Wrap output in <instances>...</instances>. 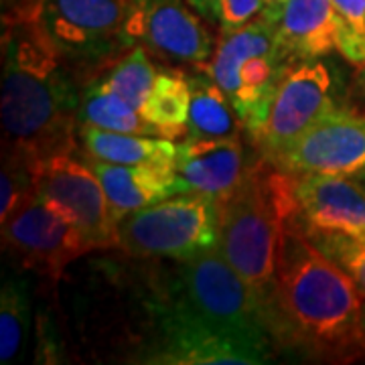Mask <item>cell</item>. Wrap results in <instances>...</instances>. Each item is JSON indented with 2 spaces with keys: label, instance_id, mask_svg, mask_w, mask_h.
<instances>
[{
  "label": "cell",
  "instance_id": "4316f807",
  "mask_svg": "<svg viewBox=\"0 0 365 365\" xmlns=\"http://www.w3.org/2000/svg\"><path fill=\"white\" fill-rule=\"evenodd\" d=\"M264 13V0H220V33H232Z\"/></svg>",
  "mask_w": 365,
  "mask_h": 365
},
{
  "label": "cell",
  "instance_id": "9a60e30c",
  "mask_svg": "<svg viewBox=\"0 0 365 365\" xmlns=\"http://www.w3.org/2000/svg\"><path fill=\"white\" fill-rule=\"evenodd\" d=\"M250 165L240 136L227 138H181L177 140L175 170L189 193L213 197L220 203L244 181Z\"/></svg>",
  "mask_w": 365,
  "mask_h": 365
},
{
  "label": "cell",
  "instance_id": "484cf974",
  "mask_svg": "<svg viewBox=\"0 0 365 365\" xmlns=\"http://www.w3.org/2000/svg\"><path fill=\"white\" fill-rule=\"evenodd\" d=\"M307 237L351 276L355 287L365 299V234L319 232Z\"/></svg>",
  "mask_w": 365,
  "mask_h": 365
},
{
  "label": "cell",
  "instance_id": "4dcf8cb0",
  "mask_svg": "<svg viewBox=\"0 0 365 365\" xmlns=\"http://www.w3.org/2000/svg\"><path fill=\"white\" fill-rule=\"evenodd\" d=\"M357 90H359L361 98L365 100V66L361 67V71H359V76H357Z\"/></svg>",
  "mask_w": 365,
  "mask_h": 365
},
{
  "label": "cell",
  "instance_id": "d4e9b609",
  "mask_svg": "<svg viewBox=\"0 0 365 365\" xmlns=\"http://www.w3.org/2000/svg\"><path fill=\"white\" fill-rule=\"evenodd\" d=\"M337 51L353 67L365 66V0H331Z\"/></svg>",
  "mask_w": 365,
  "mask_h": 365
},
{
  "label": "cell",
  "instance_id": "ac0fdd59",
  "mask_svg": "<svg viewBox=\"0 0 365 365\" xmlns=\"http://www.w3.org/2000/svg\"><path fill=\"white\" fill-rule=\"evenodd\" d=\"M79 148L90 160L110 165H167L175 167L177 140L79 126Z\"/></svg>",
  "mask_w": 365,
  "mask_h": 365
},
{
  "label": "cell",
  "instance_id": "9c48e42d",
  "mask_svg": "<svg viewBox=\"0 0 365 365\" xmlns=\"http://www.w3.org/2000/svg\"><path fill=\"white\" fill-rule=\"evenodd\" d=\"M337 86L335 73L321 59L290 66L260 130L250 138L258 157L274 163L317 120L341 106L337 102Z\"/></svg>",
  "mask_w": 365,
  "mask_h": 365
},
{
  "label": "cell",
  "instance_id": "f546056e",
  "mask_svg": "<svg viewBox=\"0 0 365 365\" xmlns=\"http://www.w3.org/2000/svg\"><path fill=\"white\" fill-rule=\"evenodd\" d=\"M284 2L287 0H264V16H268L270 21H278V16H280V11H282V6H284Z\"/></svg>",
  "mask_w": 365,
  "mask_h": 365
},
{
  "label": "cell",
  "instance_id": "6da1fadb",
  "mask_svg": "<svg viewBox=\"0 0 365 365\" xmlns=\"http://www.w3.org/2000/svg\"><path fill=\"white\" fill-rule=\"evenodd\" d=\"M83 88L33 26L2 13V146L39 163L76 153Z\"/></svg>",
  "mask_w": 365,
  "mask_h": 365
},
{
  "label": "cell",
  "instance_id": "603a6c76",
  "mask_svg": "<svg viewBox=\"0 0 365 365\" xmlns=\"http://www.w3.org/2000/svg\"><path fill=\"white\" fill-rule=\"evenodd\" d=\"M158 66H155L153 55L140 45H134L124 57H120L114 66L106 69L100 81L108 90L118 93L124 102L143 114L146 100L157 79Z\"/></svg>",
  "mask_w": 365,
  "mask_h": 365
},
{
  "label": "cell",
  "instance_id": "7a4b0ae2",
  "mask_svg": "<svg viewBox=\"0 0 365 365\" xmlns=\"http://www.w3.org/2000/svg\"><path fill=\"white\" fill-rule=\"evenodd\" d=\"M364 297L351 276L300 232L287 230L276 268L274 339L321 361L365 355Z\"/></svg>",
  "mask_w": 365,
  "mask_h": 365
},
{
  "label": "cell",
  "instance_id": "cb8c5ba5",
  "mask_svg": "<svg viewBox=\"0 0 365 365\" xmlns=\"http://www.w3.org/2000/svg\"><path fill=\"white\" fill-rule=\"evenodd\" d=\"M41 163L37 158L2 146L0 173V223L6 222L16 209L37 197Z\"/></svg>",
  "mask_w": 365,
  "mask_h": 365
},
{
  "label": "cell",
  "instance_id": "44dd1931",
  "mask_svg": "<svg viewBox=\"0 0 365 365\" xmlns=\"http://www.w3.org/2000/svg\"><path fill=\"white\" fill-rule=\"evenodd\" d=\"M79 126H93L102 130L143 136H163L155 124H150L138 110L124 102L118 93L108 90L100 79H93L83 88L79 106Z\"/></svg>",
  "mask_w": 365,
  "mask_h": 365
},
{
  "label": "cell",
  "instance_id": "ba28073f",
  "mask_svg": "<svg viewBox=\"0 0 365 365\" xmlns=\"http://www.w3.org/2000/svg\"><path fill=\"white\" fill-rule=\"evenodd\" d=\"M153 333L143 351L134 357L138 364L155 365H258L272 357L246 341L199 323L160 299L153 297Z\"/></svg>",
  "mask_w": 365,
  "mask_h": 365
},
{
  "label": "cell",
  "instance_id": "52a82bcc",
  "mask_svg": "<svg viewBox=\"0 0 365 365\" xmlns=\"http://www.w3.org/2000/svg\"><path fill=\"white\" fill-rule=\"evenodd\" d=\"M220 201L181 193L118 220V250L136 260H181L220 244Z\"/></svg>",
  "mask_w": 365,
  "mask_h": 365
},
{
  "label": "cell",
  "instance_id": "f1b7e54d",
  "mask_svg": "<svg viewBox=\"0 0 365 365\" xmlns=\"http://www.w3.org/2000/svg\"><path fill=\"white\" fill-rule=\"evenodd\" d=\"M189 4H191L207 23L220 26V0H189Z\"/></svg>",
  "mask_w": 365,
  "mask_h": 365
},
{
  "label": "cell",
  "instance_id": "ffe728a7",
  "mask_svg": "<svg viewBox=\"0 0 365 365\" xmlns=\"http://www.w3.org/2000/svg\"><path fill=\"white\" fill-rule=\"evenodd\" d=\"M191 106V79L177 66L158 67L155 86L146 100L143 116L155 124L160 134L170 140H179L187 134Z\"/></svg>",
  "mask_w": 365,
  "mask_h": 365
},
{
  "label": "cell",
  "instance_id": "3957f363",
  "mask_svg": "<svg viewBox=\"0 0 365 365\" xmlns=\"http://www.w3.org/2000/svg\"><path fill=\"white\" fill-rule=\"evenodd\" d=\"M284 232V173L258 157L250 165L240 187L220 205L217 246L225 260L254 290L272 337L276 268Z\"/></svg>",
  "mask_w": 365,
  "mask_h": 365
},
{
  "label": "cell",
  "instance_id": "1f68e13d",
  "mask_svg": "<svg viewBox=\"0 0 365 365\" xmlns=\"http://www.w3.org/2000/svg\"><path fill=\"white\" fill-rule=\"evenodd\" d=\"M353 179H355V181L359 182V185H361V187L365 189V170H364V173H359L357 177H353Z\"/></svg>",
  "mask_w": 365,
  "mask_h": 365
},
{
  "label": "cell",
  "instance_id": "277c9868",
  "mask_svg": "<svg viewBox=\"0 0 365 365\" xmlns=\"http://www.w3.org/2000/svg\"><path fill=\"white\" fill-rule=\"evenodd\" d=\"M170 262L155 278L160 299L203 325L276 355L278 345L260 302L220 246Z\"/></svg>",
  "mask_w": 365,
  "mask_h": 365
},
{
  "label": "cell",
  "instance_id": "d6986e66",
  "mask_svg": "<svg viewBox=\"0 0 365 365\" xmlns=\"http://www.w3.org/2000/svg\"><path fill=\"white\" fill-rule=\"evenodd\" d=\"M191 79V106L187 120V138H227L242 134V122L225 91L201 66L195 67ZM182 136V138H185Z\"/></svg>",
  "mask_w": 365,
  "mask_h": 365
},
{
  "label": "cell",
  "instance_id": "4fadbf2b",
  "mask_svg": "<svg viewBox=\"0 0 365 365\" xmlns=\"http://www.w3.org/2000/svg\"><path fill=\"white\" fill-rule=\"evenodd\" d=\"M284 195L287 230L365 234V189L353 177L284 173Z\"/></svg>",
  "mask_w": 365,
  "mask_h": 365
},
{
  "label": "cell",
  "instance_id": "8fae6325",
  "mask_svg": "<svg viewBox=\"0 0 365 365\" xmlns=\"http://www.w3.org/2000/svg\"><path fill=\"white\" fill-rule=\"evenodd\" d=\"M126 31L167 66H205L217 47L205 19L189 0H128Z\"/></svg>",
  "mask_w": 365,
  "mask_h": 365
},
{
  "label": "cell",
  "instance_id": "5b68a950",
  "mask_svg": "<svg viewBox=\"0 0 365 365\" xmlns=\"http://www.w3.org/2000/svg\"><path fill=\"white\" fill-rule=\"evenodd\" d=\"M2 13L31 25L86 86L136 45L126 31L128 0H4Z\"/></svg>",
  "mask_w": 365,
  "mask_h": 365
},
{
  "label": "cell",
  "instance_id": "e0dca14e",
  "mask_svg": "<svg viewBox=\"0 0 365 365\" xmlns=\"http://www.w3.org/2000/svg\"><path fill=\"white\" fill-rule=\"evenodd\" d=\"M276 37L290 63L323 59L337 51L331 0H287L276 21Z\"/></svg>",
  "mask_w": 365,
  "mask_h": 365
},
{
  "label": "cell",
  "instance_id": "8992f818",
  "mask_svg": "<svg viewBox=\"0 0 365 365\" xmlns=\"http://www.w3.org/2000/svg\"><path fill=\"white\" fill-rule=\"evenodd\" d=\"M290 66L294 63L280 49L276 23L260 14L248 25L222 35L211 61L203 67L225 91L242 128L252 138L268 116Z\"/></svg>",
  "mask_w": 365,
  "mask_h": 365
},
{
  "label": "cell",
  "instance_id": "2e32d148",
  "mask_svg": "<svg viewBox=\"0 0 365 365\" xmlns=\"http://www.w3.org/2000/svg\"><path fill=\"white\" fill-rule=\"evenodd\" d=\"M116 217L155 205L169 197L189 193L175 167L167 165H110L91 160Z\"/></svg>",
  "mask_w": 365,
  "mask_h": 365
},
{
  "label": "cell",
  "instance_id": "7c38bea8",
  "mask_svg": "<svg viewBox=\"0 0 365 365\" xmlns=\"http://www.w3.org/2000/svg\"><path fill=\"white\" fill-rule=\"evenodd\" d=\"M37 195L66 213L91 250L116 248L118 217L90 160L57 155L41 163Z\"/></svg>",
  "mask_w": 365,
  "mask_h": 365
},
{
  "label": "cell",
  "instance_id": "7402d4cb",
  "mask_svg": "<svg viewBox=\"0 0 365 365\" xmlns=\"http://www.w3.org/2000/svg\"><path fill=\"white\" fill-rule=\"evenodd\" d=\"M33 302L25 276L6 274L0 288V364H13L31 331Z\"/></svg>",
  "mask_w": 365,
  "mask_h": 365
},
{
  "label": "cell",
  "instance_id": "d6a6232c",
  "mask_svg": "<svg viewBox=\"0 0 365 365\" xmlns=\"http://www.w3.org/2000/svg\"><path fill=\"white\" fill-rule=\"evenodd\" d=\"M361 323H364V337H365V299H364V317H361Z\"/></svg>",
  "mask_w": 365,
  "mask_h": 365
},
{
  "label": "cell",
  "instance_id": "30bf717a",
  "mask_svg": "<svg viewBox=\"0 0 365 365\" xmlns=\"http://www.w3.org/2000/svg\"><path fill=\"white\" fill-rule=\"evenodd\" d=\"M2 250L21 268L61 280L81 256L93 252L76 223L39 195L2 222Z\"/></svg>",
  "mask_w": 365,
  "mask_h": 365
},
{
  "label": "cell",
  "instance_id": "5bb4252c",
  "mask_svg": "<svg viewBox=\"0 0 365 365\" xmlns=\"http://www.w3.org/2000/svg\"><path fill=\"white\" fill-rule=\"evenodd\" d=\"M270 165L284 173L357 177L365 170V116L337 106Z\"/></svg>",
  "mask_w": 365,
  "mask_h": 365
},
{
  "label": "cell",
  "instance_id": "83f0119b",
  "mask_svg": "<svg viewBox=\"0 0 365 365\" xmlns=\"http://www.w3.org/2000/svg\"><path fill=\"white\" fill-rule=\"evenodd\" d=\"M37 329H39V343H37V361L41 364H55L61 361V351H59V341L57 333L49 323V319L43 314L37 317Z\"/></svg>",
  "mask_w": 365,
  "mask_h": 365
}]
</instances>
